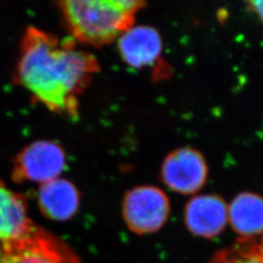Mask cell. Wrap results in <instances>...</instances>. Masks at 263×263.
Masks as SVG:
<instances>
[{
	"instance_id": "ba28073f",
	"label": "cell",
	"mask_w": 263,
	"mask_h": 263,
	"mask_svg": "<svg viewBox=\"0 0 263 263\" xmlns=\"http://www.w3.org/2000/svg\"><path fill=\"white\" fill-rule=\"evenodd\" d=\"M123 61L135 68L154 66L162 53V39L155 28L132 26L118 38Z\"/></svg>"
},
{
	"instance_id": "5bb4252c",
	"label": "cell",
	"mask_w": 263,
	"mask_h": 263,
	"mask_svg": "<svg viewBox=\"0 0 263 263\" xmlns=\"http://www.w3.org/2000/svg\"><path fill=\"white\" fill-rule=\"evenodd\" d=\"M260 245H261V247H262V249H263V239H262V242H261V243H260Z\"/></svg>"
},
{
	"instance_id": "52a82bcc",
	"label": "cell",
	"mask_w": 263,
	"mask_h": 263,
	"mask_svg": "<svg viewBox=\"0 0 263 263\" xmlns=\"http://www.w3.org/2000/svg\"><path fill=\"white\" fill-rule=\"evenodd\" d=\"M184 222L193 235L212 239L220 235L228 222V206L217 195H197L188 201Z\"/></svg>"
},
{
	"instance_id": "3957f363",
	"label": "cell",
	"mask_w": 263,
	"mask_h": 263,
	"mask_svg": "<svg viewBox=\"0 0 263 263\" xmlns=\"http://www.w3.org/2000/svg\"><path fill=\"white\" fill-rule=\"evenodd\" d=\"M0 263H81L59 237L34 226L28 235L2 245Z\"/></svg>"
},
{
	"instance_id": "7c38bea8",
	"label": "cell",
	"mask_w": 263,
	"mask_h": 263,
	"mask_svg": "<svg viewBox=\"0 0 263 263\" xmlns=\"http://www.w3.org/2000/svg\"><path fill=\"white\" fill-rule=\"evenodd\" d=\"M210 263H263V249L254 238H239L235 244L214 254Z\"/></svg>"
},
{
	"instance_id": "4fadbf2b",
	"label": "cell",
	"mask_w": 263,
	"mask_h": 263,
	"mask_svg": "<svg viewBox=\"0 0 263 263\" xmlns=\"http://www.w3.org/2000/svg\"><path fill=\"white\" fill-rule=\"evenodd\" d=\"M248 4L250 9L254 11L263 23V1H250Z\"/></svg>"
},
{
	"instance_id": "30bf717a",
	"label": "cell",
	"mask_w": 263,
	"mask_h": 263,
	"mask_svg": "<svg viewBox=\"0 0 263 263\" xmlns=\"http://www.w3.org/2000/svg\"><path fill=\"white\" fill-rule=\"evenodd\" d=\"M33 227L25 198L0 182V242L3 245L23 238Z\"/></svg>"
},
{
	"instance_id": "6da1fadb",
	"label": "cell",
	"mask_w": 263,
	"mask_h": 263,
	"mask_svg": "<svg viewBox=\"0 0 263 263\" xmlns=\"http://www.w3.org/2000/svg\"><path fill=\"white\" fill-rule=\"evenodd\" d=\"M17 78L39 103L57 113L74 116L79 96L99 70L93 54L72 38H60L28 28L21 46Z\"/></svg>"
},
{
	"instance_id": "9c48e42d",
	"label": "cell",
	"mask_w": 263,
	"mask_h": 263,
	"mask_svg": "<svg viewBox=\"0 0 263 263\" xmlns=\"http://www.w3.org/2000/svg\"><path fill=\"white\" fill-rule=\"evenodd\" d=\"M37 198L41 213L57 221L72 218L80 206V194L76 185L61 178L41 184Z\"/></svg>"
},
{
	"instance_id": "7a4b0ae2",
	"label": "cell",
	"mask_w": 263,
	"mask_h": 263,
	"mask_svg": "<svg viewBox=\"0 0 263 263\" xmlns=\"http://www.w3.org/2000/svg\"><path fill=\"white\" fill-rule=\"evenodd\" d=\"M142 2L132 0H68L60 8L71 38L101 46L118 39L131 28Z\"/></svg>"
},
{
	"instance_id": "277c9868",
	"label": "cell",
	"mask_w": 263,
	"mask_h": 263,
	"mask_svg": "<svg viewBox=\"0 0 263 263\" xmlns=\"http://www.w3.org/2000/svg\"><path fill=\"white\" fill-rule=\"evenodd\" d=\"M170 213L169 198L156 186L132 188L123 199V219L132 232L138 235L159 231L166 224Z\"/></svg>"
},
{
	"instance_id": "8992f818",
	"label": "cell",
	"mask_w": 263,
	"mask_h": 263,
	"mask_svg": "<svg viewBox=\"0 0 263 263\" xmlns=\"http://www.w3.org/2000/svg\"><path fill=\"white\" fill-rule=\"evenodd\" d=\"M66 153L54 141H37L21 151L15 163L17 180L46 183L60 178L66 167Z\"/></svg>"
},
{
	"instance_id": "8fae6325",
	"label": "cell",
	"mask_w": 263,
	"mask_h": 263,
	"mask_svg": "<svg viewBox=\"0 0 263 263\" xmlns=\"http://www.w3.org/2000/svg\"><path fill=\"white\" fill-rule=\"evenodd\" d=\"M228 221L240 238L263 234V197L251 192L236 196L228 207Z\"/></svg>"
},
{
	"instance_id": "5b68a950",
	"label": "cell",
	"mask_w": 263,
	"mask_h": 263,
	"mask_svg": "<svg viewBox=\"0 0 263 263\" xmlns=\"http://www.w3.org/2000/svg\"><path fill=\"white\" fill-rule=\"evenodd\" d=\"M207 177L208 166L204 156L190 147L172 151L161 168L164 184L182 195L196 193L206 183Z\"/></svg>"
}]
</instances>
